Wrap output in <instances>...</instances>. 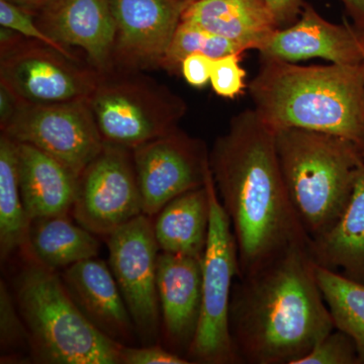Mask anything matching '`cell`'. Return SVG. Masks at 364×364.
Here are the masks:
<instances>
[{
    "instance_id": "cell-1",
    "label": "cell",
    "mask_w": 364,
    "mask_h": 364,
    "mask_svg": "<svg viewBox=\"0 0 364 364\" xmlns=\"http://www.w3.org/2000/svg\"><path fill=\"white\" fill-rule=\"evenodd\" d=\"M210 167L236 238L238 277L294 244H310L287 195L275 132L253 109L236 114L215 141Z\"/></svg>"
},
{
    "instance_id": "cell-2",
    "label": "cell",
    "mask_w": 364,
    "mask_h": 364,
    "mask_svg": "<svg viewBox=\"0 0 364 364\" xmlns=\"http://www.w3.org/2000/svg\"><path fill=\"white\" fill-rule=\"evenodd\" d=\"M309 244L237 277L230 331L241 363L296 364L335 329Z\"/></svg>"
},
{
    "instance_id": "cell-3",
    "label": "cell",
    "mask_w": 364,
    "mask_h": 364,
    "mask_svg": "<svg viewBox=\"0 0 364 364\" xmlns=\"http://www.w3.org/2000/svg\"><path fill=\"white\" fill-rule=\"evenodd\" d=\"M248 91L273 131L301 129L364 143V62L301 66L261 59Z\"/></svg>"
},
{
    "instance_id": "cell-4",
    "label": "cell",
    "mask_w": 364,
    "mask_h": 364,
    "mask_svg": "<svg viewBox=\"0 0 364 364\" xmlns=\"http://www.w3.org/2000/svg\"><path fill=\"white\" fill-rule=\"evenodd\" d=\"M14 279V296L30 337L32 360L45 364H119L123 344L79 310L56 270L28 252Z\"/></svg>"
},
{
    "instance_id": "cell-5",
    "label": "cell",
    "mask_w": 364,
    "mask_h": 364,
    "mask_svg": "<svg viewBox=\"0 0 364 364\" xmlns=\"http://www.w3.org/2000/svg\"><path fill=\"white\" fill-rule=\"evenodd\" d=\"M287 195L310 240L342 214L363 162L358 145L330 134L301 129L275 132Z\"/></svg>"
},
{
    "instance_id": "cell-6",
    "label": "cell",
    "mask_w": 364,
    "mask_h": 364,
    "mask_svg": "<svg viewBox=\"0 0 364 364\" xmlns=\"http://www.w3.org/2000/svg\"><path fill=\"white\" fill-rule=\"evenodd\" d=\"M207 186L210 213L207 246L202 260V311L186 358L191 363H241L230 331L232 291L234 279L240 273L238 248L212 171L208 173Z\"/></svg>"
},
{
    "instance_id": "cell-7",
    "label": "cell",
    "mask_w": 364,
    "mask_h": 364,
    "mask_svg": "<svg viewBox=\"0 0 364 364\" xmlns=\"http://www.w3.org/2000/svg\"><path fill=\"white\" fill-rule=\"evenodd\" d=\"M88 104L104 142L131 150L176 130L186 111L182 98L149 78L107 73Z\"/></svg>"
},
{
    "instance_id": "cell-8",
    "label": "cell",
    "mask_w": 364,
    "mask_h": 364,
    "mask_svg": "<svg viewBox=\"0 0 364 364\" xmlns=\"http://www.w3.org/2000/svg\"><path fill=\"white\" fill-rule=\"evenodd\" d=\"M102 73L79 65L51 46L18 39L1 47L0 85L23 104L47 105L87 100Z\"/></svg>"
},
{
    "instance_id": "cell-9",
    "label": "cell",
    "mask_w": 364,
    "mask_h": 364,
    "mask_svg": "<svg viewBox=\"0 0 364 364\" xmlns=\"http://www.w3.org/2000/svg\"><path fill=\"white\" fill-rule=\"evenodd\" d=\"M109 265L126 301L136 337L143 345L160 343L161 314L157 289L160 250L153 219L141 215L107 238Z\"/></svg>"
},
{
    "instance_id": "cell-10",
    "label": "cell",
    "mask_w": 364,
    "mask_h": 364,
    "mask_svg": "<svg viewBox=\"0 0 364 364\" xmlns=\"http://www.w3.org/2000/svg\"><path fill=\"white\" fill-rule=\"evenodd\" d=\"M71 214L80 226L105 238L144 214L133 151L105 143L78 176Z\"/></svg>"
},
{
    "instance_id": "cell-11",
    "label": "cell",
    "mask_w": 364,
    "mask_h": 364,
    "mask_svg": "<svg viewBox=\"0 0 364 364\" xmlns=\"http://www.w3.org/2000/svg\"><path fill=\"white\" fill-rule=\"evenodd\" d=\"M1 134L47 153L77 177L105 145L88 98L58 104L21 102Z\"/></svg>"
},
{
    "instance_id": "cell-12",
    "label": "cell",
    "mask_w": 364,
    "mask_h": 364,
    "mask_svg": "<svg viewBox=\"0 0 364 364\" xmlns=\"http://www.w3.org/2000/svg\"><path fill=\"white\" fill-rule=\"evenodd\" d=\"M132 151L143 213L150 218L176 196L205 186L210 171L205 144L178 128Z\"/></svg>"
},
{
    "instance_id": "cell-13",
    "label": "cell",
    "mask_w": 364,
    "mask_h": 364,
    "mask_svg": "<svg viewBox=\"0 0 364 364\" xmlns=\"http://www.w3.org/2000/svg\"><path fill=\"white\" fill-rule=\"evenodd\" d=\"M116 21L114 62L161 66L173 40L186 0H109Z\"/></svg>"
},
{
    "instance_id": "cell-14",
    "label": "cell",
    "mask_w": 364,
    "mask_h": 364,
    "mask_svg": "<svg viewBox=\"0 0 364 364\" xmlns=\"http://www.w3.org/2000/svg\"><path fill=\"white\" fill-rule=\"evenodd\" d=\"M364 32L348 23L325 20L311 4L293 25L279 28L258 50L261 59L296 63L303 60L324 59L333 64L363 63Z\"/></svg>"
},
{
    "instance_id": "cell-15",
    "label": "cell",
    "mask_w": 364,
    "mask_h": 364,
    "mask_svg": "<svg viewBox=\"0 0 364 364\" xmlns=\"http://www.w3.org/2000/svg\"><path fill=\"white\" fill-rule=\"evenodd\" d=\"M203 259L160 252L157 289L161 338L167 349L186 358L202 311Z\"/></svg>"
},
{
    "instance_id": "cell-16",
    "label": "cell",
    "mask_w": 364,
    "mask_h": 364,
    "mask_svg": "<svg viewBox=\"0 0 364 364\" xmlns=\"http://www.w3.org/2000/svg\"><path fill=\"white\" fill-rule=\"evenodd\" d=\"M36 20L53 40L81 48L97 70L109 73L117 37L109 0H61Z\"/></svg>"
},
{
    "instance_id": "cell-17",
    "label": "cell",
    "mask_w": 364,
    "mask_h": 364,
    "mask_svg": "<svg viewBox=\"0 0 364 364\" xmlns=\"http://www.w3.org/2000/svg\"><path fill=\"white\" fill-rule=\"evenodd\" d=\"M60 275L74 303L91 324L114 341L133 344L135 325L109 264L90 258L65 268Z\"/></svg>"
},
{
    "instance_id": "cell-18",
    "label": "cell",
    "mask_w": 364,
    "mask_h": 364,
    "mask_svg": "<svg viewBox=\"0 0 364 364\" xmlns=\"http://www.w3.org/2000/svg\"><path fill=\"white\" fill-rule=\"evenodd\" d=\"M16 152L21 198L31 221L70 214L77 193V176L30 144L16 143Z\"/></svg>"
},
{
    "instance_id": "cell-19",
    "label": "cell",
    "mask_w": 364,
    "mask_h": 364,
    "mask_svg": "<svg viewBox=\"0 0 364 364\" xmlns=\"http://www.w3.org/2000/svg\"><path fill=\"white\" fill-rule=\"evenodd\" d=\"M182 21L226 38L246 51L258 50L279 28L264 0H196Z\"/></svg>"
},
{
    "instance_id": "cell-20",
    "label": "cell",
    "mask_w": 364,
    "mask_h": 364,
    "mask_svg": "<svg viewBox=\"0 0 364 364\" xmlns=\"http://www.w3.org/2000/svg\"><path fill=\"white\" fill-rule=\"evenodd\" d=\"M316 264L364 284V162L343 212L325 233L310 240Z\"/></svg>"
},
{
    "instance_id": "cell-21",
    "label": "cell",
    "mask_w": 364,
    "mask_h": 364,
    "mask_svg": "<svg viewBox=\"0 0 364 364\" xmlns=\"http://www.w3.org/2000/svg\"><path fill=\"white\" fill-rule=\"evenodd\" d=\"M210 193L207 181L164 205L153 217L160 252L203 259L210 229Z\"/></svg>"
},
{
    "instance_id": "cell-22",
    "label": "cell",
    "mask_w": 364,
    "mask_h": 364,
    "mask_svg": "<svg viewBox=\"0 0 364 364\" xmlns=\"http://www.w3.org/2000/svg\"><path fill=\"white\" fill-rule=\"evenodd\" d=\"M100 244L95 235L74 224L68 215L31 221L28 251L45 267L58 270L97 257Z\"/></svg>"
},
{
    "instance_id": "cell-23",
    "label": "cell",
    "mask_w": 364,
    "mask_h": 364,
    "mask_svg": "<svg viewBox=\"0 0 364 364\" xmlns=\"http://www.w3.org/2000/svg\"><path fill=\"white\" fill-rule=\"evenodd\" d=\"M31 219L18 184L16 142L0 136V257L6 261L28 249Z\"/></svg>"
},
{
    "instance_id": "cell-24",
    "label": "cell",
    "mask_w": 364,
    "mask_h": 364,
    "mask_svg": "<svg viewBox=\"0 0 364 364\" xmlns=\"http://www.w3.org/2000/svg\"><path fill=\"white\" fill-rule=\"evenodd\" d=\"M315 270L335 328L351 337L359 364H364V284L318 264Z\"/></svg>"
},
{
    "instance_id": "cell-25",
    "label": "cell",
    "mask_w": 364,
    "mask_h": 364,
    "mask_svg": "<svg viewBox=\"0 0 364 364\" xmlns=\"http://www.w3.org/2000/svg\"><path fill=\"white\" fill-rule=\"evenodd\" d=\"M244 52L246 50L237 43L181 21L161 66L170 71H181V62L188 55L195 53H200L215 59L236 53L243 54Z\"/></svg>"
},
{
    "instance_id": "cell-26",
    "label": "cell",
    "mask_w": 364,
    "mask_h": 364,
    "mask_svg": "<svg viewBox=\"0 0 364 364\" xmlns=\"http://www.w3.org/2000/svg\"><path fill=\"white\" fill-rule=\"evenodd\" d=\"M0 352L1 363H21L31 355L30 337L14 294L0 282ZM30 360V359H28Z\"/></svg>"
},
{
    "instance_id": "cell-27",
    "label": "cell",
    "mask_w": 364,
    "mask_h": 364,
    "mask_svg": "<svg viewBox=\"0 0 364 364\" xmlns=\"http://www.w3.org/2000/svg\"><path fill=\"white\" fill-rule=\"evenodd\" d=\"M296 364H359V360L353 340L335 328Z\"/></svg>"
},
{
    "instance_id": "cell-28",
    "label": "cell",
    "mask_w": 364,
    "mask_h": 364,
    "mask_svg": "<svg viewBox=\"0 0 364 364\" xmlns=\"http://www.w3.org/2000/svg\"><path fill=\"white\" fill-rule=\"evenodd\" d=\"M240 53L213 59L210 83L219 97L235 98L246 87V71L241 65Z\"/></svg>"
},
{
    "instance_id": "cell-29",
    "label": "cell",
    "mask_w": 364,
    "mask_h": 364,
    "mask_svg": "<svg viewBox=\"0 0 364 364\" xmlns=\"http://www.w3.org/2000/svg\"><path fill=\"white\" fill-rule=\"evenodd\" d=\"M0 26L20 33L28 40H35L51 46L66 56L75 59L66 47L53 40L40 28L35 16L6 0H0Z\"/></svg>"
},
{
    "instance_id": "cell-30",
    "label": "cell",
    "mask_w": 364,
    "mask_h": 364,
    "mask_svg": "<svg viewBox=\"0 0 364 364\" xmlns=\"http://www.w3.org/2000/svg\"><path fill=\"white\" fill-rule=\"evenodd\" d=\"M183 356L174 353L160 343L134 347L123 345L119 352V364H189Z\"/></svg>"
},
{
    "instance_id": "cell-31",
    "label": "cell",
    "mask_w": 364,
    "mask_h": 364,
    "mask_svg": "<svg viewBox=\"0 0 364 364\" xmlns=\"http://www.w3.org/2000/svg\"><path fill=\"white\" fill-rule=\"evenodd\" d=\"M213 58L207 55L195 53L188 55L181 62V72L186 82L193 87H203L210 83Z\"/></svg>"
},
{
    "instance_id": "cell-32",
    "label": "cell",
    "mask_w": 364,
    "mask_h": 364,
    "mask_svg": "<svg viewBox=\"0 0 364 364\" xmlns=\"http://www.w3.org/2000/svg\"><path fill=\"white\" fill-rule=\"evenodd\" d=\"M279 28L293 25L303 11V0H264Z\"/></svg>"
},
{
    "instance_id": "cell-33",
    "label": "cell",
    "mask_w": 364,
    "mask_h": 364,
    "mask_svg": "<svg viewBox=\"0 0 364 364\" xmlns=\"http://www.w3.org/2000/svg\"><path fill=\"white\" fill-rule=\"evenodd\" d=\"M21 102L6 86L0 85V128L6 126L14 116Z\"/></svg>"
},
{
    "instance_id": "cell-34",
    "label": "cell",
    "mask_w": 364,
    "mask_h": 364,
    "mask_svg": "<svg viewBox=\"0 0 364 364\" xmlns=\"http://www.w3.org/2000/svg\"><path fill=\"white\" fill-rule=\"evenodd\" d=\"M6 1L21 7L23 11L32 14L37 18L57 6L61 0H6Z\"/></svg>"
},
{
    "instance_id": "cell-35",
    "label": "cell",
    "mask_w": 364,
    "mask_h": 364,
    "mask_svg": "<svg viewBox=\"0 0 364 364\" xmlns=\"http://www.w3.org/2000/svg\"><path fill=\"white\" fill-rule=\"evenodd\" d=\"M353 21L354 26L364 32V0H340Z\"/></svg>"
},
{
    "instance_id": "cell-36",
    "label": "cell",
    "mask_w": 364,
    "mask_h": 364,
    "mask_svg": "<svg viewBox=\"0 0 364 364\" xmlns=\"http://www.w3.org/2000/svg\"><path fill=\"white\" fill-rule=\"evenodd\" d=\"M360 155H361V159H363V161L364 162V143H363V147L360 148Z\"/></svg>"
},
{
    "instance_id": "cell-37",
    "label": "cell",
    "mask_w": 364,
    "mask_h": 364,
    "mask_svg": "<svg viewBox=\"0 0 364 364\" xmlns=\"http://www.w3.org/2000/svg\"><path fill=\"white\" fill-rule=\"evenodd\" d=\"M196 1V0H186V2H188V4H191V2Z\"/></svg>"
},
{
    "instance_id": "cell-38",
    "label": "cell",
    "mask_w": 364,
    "mask_h": 364,
    "mask_svg": "<svg viewBox=\"0 0 364 364\" xmlns=\"http://www.w3.org/2000/svg\"><path fill=\"white\" fill-rule=\"evenodd\" d=\"M363 52H364V35H363Z\"/></svg>"
}]
</instances>
